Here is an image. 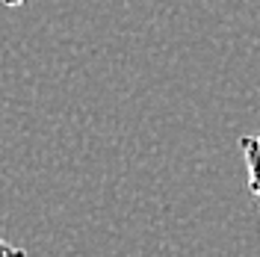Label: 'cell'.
Listing matches in <instances>:
<instances>
[{
    "instance_id": "obj_1",
    "label": "cell",
    "mask_w": 260,
    "mask_h": 257,
    "mask_svg": "<svg viewBox=\"0 0 260 257\" xmlns=\"http://www.w3.org/2000/svg\"><path fill=\"white\" fill-rule=\"evenodd\" d=\"M240 151H243V160H245L248 192L260 198V133H254V136H243V139H240Z\"/></svg>"
},
{
    "instance_id": "obj_2",
    "label": "cell",
    "mask_w": 260,
    "mask_h": 257,
    "mask_svg": "<svg viewBox=\"0 0 260 257\" xmlns=\"http://www.w3.org/2000/svg\"><path fill=\"white\" fill-rule=\"evenodd\" d=\"M0 257H27V251L18 248V245H12V242L0 240Z\"/></svg>"
},
{
    "instance_id": "obj_3",
    "label": "cell",
    "mask_w": 260,
    "mask_h": 257,
    "mask_svg": "<svg viewBox=\"0 0 260 257\" xmlns=\"http://www.w3.org/2000/svg\"><path fill=\"white\" fill-rule=\"evenodd\" d=\"M0 3H6V6H24L27 0H0Z\"/></svg>"
}]
</instances>
